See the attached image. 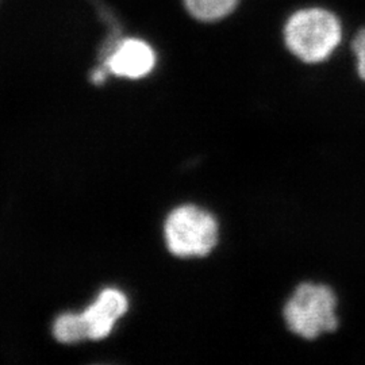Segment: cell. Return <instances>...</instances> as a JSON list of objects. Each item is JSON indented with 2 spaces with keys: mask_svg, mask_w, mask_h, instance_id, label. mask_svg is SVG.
<instances>
[{
  "mask_svg": "<svg viewBox=\"0 0 365 365\" xmlns=\"http://www.w3.org/2000/svg\"><path fill=\"white\" fill-rule=\"evenodd\" d=\"M346 25L334 9L309 3L295 7L283 21V49L303 66L327 63L344 43Z\"/></svg>",
  "mask_w": 365,
  "mask_h": 365,
  "instance_id": "6da1fadb",
  "label": "cell"
},
{
  "mask_svg": "<svg viewBox=\"0 0 365 365\" xmlns=\"http://www.w3.org/2000/svg\"><path fill=\"white\" fill-rule=\"evenodd\" d=\"M54 336L60 342L72 344L88 339V327L83 314H64L54 324Z\"/></svg>",
  "mask_w": 365,
  "mask_h": 365,
  "instance_id": "52a82bcc",
  "label": "cell"
},
{
  "mask_svg": "<svg viewBox=\"0 0 365 365\" xmlns=\"http://www.w3.org/2000/svg\"><path fill=\"white\" fill-rule=\"evenodd\" d=\"M337 297L325 284L302 283L287 300L283 317L288 330L303 339H315L339 327Z\"/></svg>",
  "mask_w": 365,
  "mask_h": 365,
  "instance_id": "7a4b0ae2",
  "label": "cell"
},
{
  "mask_svg": "<svg viewBox=\"0 0 365 365\" xmlns=\"http://www.w3.org/2000/svg\"><path fill=\"white\" fill-rule=\"evenodd\" d=\"M128 299L117 289H106L95 303L90 306L83 317L88 327V339H102L107 337L114 324L126 313Z\"/></svg>",
  "mask_w": 365,
  "mask_h": 365,
  "instance_id": "5b68a950",
  "label": "cell"
},
{
  "mask_svg": "<svg viewBox=\"0 0 365 365\" xmlns=\"http://www.w3.org/2000/svg\"><path fill=\"white\" fill-rule=\"evenodd\" d=\"M165 240L170 253L178 257H205L218 244V221L197 206H180L167 218Z\"/></svg>",
  "mask_w": 365,
  "mask_h": 365,
  "instance_id": "3957f363",
  "label": "cell"
},
{
  "mask_svg": "<svg viewBox=\"0 0 365 365\" xmlns=\"http://www.w3.org/2000/svg\"><path fill=\"white\" fill-rule=\"evenodd\" d=\"M349 51L352 53L354 72L365 83V25L353 30Z\"/></svg>",
  "mask_w": 365,
  "mask_h": 365,
  "instance_id": "ba28073f",
  "label": "cell"
},
{
  "mask_svg": "<svg viewBox=\"0 0 365 365\" xmlns=\"http://www.w3.org/2000/svg\"><path fill=\"white\" fill-rule=\"evenodd\" d=\"M244 0H182L185 13L202 25L214 26L233 18Z\"/></svg>",
  "mask_w": 365,
  "mask_h": 365,
  "instance_id": "8992f818",
  "label": "cell"
},
{
  "mask_svg": "<svg viewBox=\"0 0 365 365\" xmlns=\"http://www.w3.org/2000/svg\"><path fill=\"white\" fill-rule=\"evenodd\" d=\"M103 58L106 69L119 78H145L156 66V52L144 39H117L105 49Z\"/></svg>",
  "mask_w": 365,
  "mask_h": 365,
  "instance_id": "277c9868",
  "label": "cell"
}]
</instances>
